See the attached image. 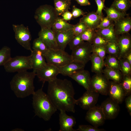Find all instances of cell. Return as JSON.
Returning <instances> with one entry per match:
<instances>
[{
	"label": "cell",
	"instance_id": "obj_8",
	"mask_svg": "<svg viewBox=\"0 0 131 131\" xmlns=\"http://www.w3.org/2000/svg\"><path fill=\"white\" fill-rule=\"evenodd\" d=\"M93 46L90 43L84 41L72 50L71 56L73 61L86 64L90 60L92 52Z\"/></svg>",
	"mask_w": 131,
	"mask_h": 131
},
{
	"label": "cell",
	"instance_id": "obj_33",
	"mask_svg": "<svg viewBox=\"0 0 131 131\" xmlns=\"http://www.w3.org/2000/svg\"><path fill=\"white\" fill-rule=\"evenodd\" d=\"M11 58L10 48L4 46L0 49V66H4Z\"/></svg>",
	"mask_w": 131,
	"mask_h": 131
},
{
	"label": "cell",
	"instance_id": "obj_17",
	"mask_svg": "<svg viewBox=\"0 0 131 131\" xmlns=\"http://www.w3.org/2000/svg\"><path fill=\"white\" fill-rule=\"evenodd\" d=\"M117 42L120 49L118 59L124 58L128 53L131 51V35L128 33L118 35Z\"/></svg>",
	"mask_w": 131,
	"mask_h": 131
},
{
	"label": "cell",
	"instance_id": "obj_1",
	"mask_svg": "<svg viewBox=\"0 0 131 131\" xmlns=\"http://www.w3.org/2000/svg\"><path fill=\"white\" fill-rule=\"evenodd\" d=\"M48 82L47 94L57 109L74 113L76 99L72 82L57 78Z\"/></svg>",
	"mask_w": 131,
	"mask_h": 131
},
{
	"label": "cell",
	"instance_id": "obj_45",
	"mask_svg": "<svg viewBox=\"0 0 131 131\" xmlns=\"http://www.w3.org/2000/svg\"><path fill=\"white\" fill-rule=\"evenodd\" d=\"M73 17L75 18L82 15H84L85 13L81 9L76 7L75 6L73 7L71 12Z\"/></svg>",
	"mask_w": 131,
	"mask_h": 131
},
{
	"label": "cell",
	"instance_id": "obj_11",
	"mask_svg": "<svg viewBox=\"0 0 131 131\" xmlns=\"http://www.w3.org/2000/svg\"><path fill=\"white\" fill-rule=\"evenodd\" d=\"M35 71L36 75L40 81L43 83L54 80L60 74L58 68L47 63L41 69Z\"/></svg>",
	"mask_w": 131,
	"mask_h": 131
},
{
	"label": "cell",
	"instance_id": "obj_44",
	"mask_svg": "<svg viewBox=\"0 0 131 131\" xmlns=\"http://www.w3.org/2000/svg\"><path fill=\"white\" fill-rule=\"evenodd\" d=\"M97 6V9L96 12L98 15L103 17L102 10L105 7L104 2L102 0H95Z\"/></svg>",
	"mask_w": 131,
	"mask_h": 131
},
{
	"label": "cell",
	"instance_id": "obj_28",
	"mask_svg": "<svg viewBox=\"0 0 131 131\" xmlns=\"http://www.w3.org/2000/svg\"><path fill=\"white\" fill-rule=\"evenodd\" d=\"M103 9L107 14V16L114 22L128 15L126 13L120 12L111 6L109 8L105 7Z\"/></svg>",
	"mask_w": 131,
	"mask_h": 131
},
{
	"label": "cell",
	"instance_id": "obj_31",
	"mask_svg": "<svg viewBox=\"0 0 131 131\" xmlns=\"http://www.w3.org/2000/svg\"><path fill=\"white\" fill-rule=\"evenodd\" d=\"M106 53L108 55L118 58L120 53L117 41H109L105 45Z\"/></svg>",
	"mask_w": 131,
	"mask_h": 131
},
{
	"label": "cell",
	"instance_id": "obj_50",
	"mask_svg": "<svg viewBox=\"0 0 131 131\" xmlns=\"http://www.w3.org/2000/svg\"><path fill=\"white\" fill-rule=\"evenodd\" d=\"M102 0L103 1L105 2V0Z\"/></svg>",
	"mask_w": 131,
	"mask_h": 131
},
{
	"label": "cell",
	"instance_id": "obj_10",
	"mask_svg": "<svg viewBox=\"0 0 131 131\" xmlns=\"http://www.w3.org/2000/svg\"><path fill=\"white\" fill-rule=\"evenodd\" d=\"M99 94L92 90H86L81 97L76 99L75 105H79L83 109L88 110L95 106Z\"/></svg>",
	"mask_w": 131,
	"mask_h": 131
},
{
	"label": "cell",
	"instance_id": "obj_19",
	"mask_svg": "<svg viewBox=\"0 0 131 131\" xmlns=\"http://www.w3.org/2000/svg\"><path fill=\"white\" fill-rule=\"evenodd\" d=\"M54 32L59 49L65 50L67 45L74 35L72 29L65 32Z\"/></svg>",
	"mask_w": 131,
	"mask_h": 131
},
{
	"label": "cell",
	"instance_id": "obj_48",
	"mask_svg": "<svg viewBox=\"0 0 131 131\" xmlns=\"http://www.w3.org/2000/svg\"><path fill=\"white\" fill-rule=\"evenodd\" d=\"M78 3L82 6L90 5V3L88 0H75Z\"/></svg>",
	"mask_w": 131,
	"mask_h": 131
},
{
	"label": "cell",
	"instance_id": "obj_39",
	"mask_svg": "<svg viewBox=\"0 0 131 131\" xmlns=\"http://www.w3.org/2000/svg\"><path fill=\"white\" fill-rule=\"evenodd\" d=\"M93 47L92 52L97 54L104 61L107 54L105 45Z\"/></svg>",
	"mask_w": 131,
	"mask_h": 131
},
{
	"label": "cell",
	"instance_id": "obj_6",
	"mask_svg": "<svg viewBox=\"0 0 131 131\" xmlns=\"http://www.w3.org/2000/svg\"><path fill=\"white\" fill-rule=\"evenodd\" d=\"M44 56L47 63L58 68L73 61L71 55L60 49L56 50L49 49Z\"/></svg>",
	"mask_w": 131,
	"mask_h": 131
},
{
	"label": "cell",
	"instance_id": "obj_36",
	"mask_svg": "<svg viewBox=\"0 0 131 131\" xmlns=\"http://www.w3.org/2000/svg\"><path fill=\"white\" fill-rule=\"evenodd\" d=\"M118 59L120 71L123 75H131V65L124 58Z\"/></svg>",
	"mask_w": 131,
	"mask_h": 131
},
{
	"label": "cell",
	"instance_id": "obj_47",
	"mask_svg": "<svg viewBox=\"0 0 131 131\" xmlns=\"http://www.w3.org/2000/svg\"><path fill=\"white\" fill-rule=\"evenodd\" d=\"M62 19L66 21L72 19L73 16L71 13L68 10L64 12L62 15Z\"/></svg>",
	"mask_w": 131,
	"mask_h": 131
},
{
	"label": "cell",
	"instance_id": "obj_38",
	"mask_svg": "<svg viewBox=\"0 0 131 131\" xmlns=\"http://www.w3.org/2000/svg\"><path fill=\"white\" fill-rule=\"evenodd\" d=\"M84 42L81 38L80 35H74L68 44L72 50L76 48Z\"/></svg>",
	"mask_w": 131,
	"mask_h": 131
},
{
	"label": "cell",
	"instance_id": "obj_29",
	"mask_svg": "<svg viewBox=\"0 0 131 131\" xmlns=\"http://www.w3.org/2000/svg\"><path fill=\"white\" fill-rule=\"evenodd\" d=\"M54 8L58 16L70 8L71 1L69 0H54Z\"/></svg>",
	"mask_w": 131,
	"mask_h": 131
},
{
	"label": "cell",
	"instance_id": "obj_37",
	"mask_svg": "<svg viewBox=\"0 0 131 131\" xmlns=\"http://www.w3.org/2000/svg\"><path fill=\"white\" fill-rule=\"evenodd\" d=\"M95 29L88 28L80 34L82 39L91 44L97 33Z\"/></svg>",
	"mask_w": 131,
	"mask_h": 131
},
{
	"label": "cell",
	"instance_id": "obj_14",
	"mask_svg": "<svg viewBox=\"0 0 131 131\" xmlns=\"http://www.w3.org/2000/svg\"><path fill=\"white\" fill-rule=\"evenodd\" d=\"M38 35L49 49L54 50L60 49L54 32L51 29H41Z\"/></svg>",
	"mask_w": 131,
	"mask_h": 131
},
{
	"label": "cell",
	"instance_id": "obj_25",
	"mask_svg": "<svg viewBox=\"0 0 131 131\" xmlns=\"http://www.w3.org/2000/svg\"><path fill=\"white\" fill-rule=\"evenodd\" d=\"M90 60L92 63L91 71L96 74L102 73L104 61L96 53L92 52Z\"/></svg>",
	"mask_w": 131,
	"mask_h": 131
},
{
	"label": "cell",
	"instance_id": "obj_40",
	"mask_svg": "<svg viewBox=\"0 0 131 131\" xmlns=\"http://www.w3.org/2000/svg\"><path fill=\"white\" fill-rule=\"evenodd\" d=\"M88 28L84 23L79 22L77 24L74 25L72 30L74 35H80Z\"/></svg>",
	"mask_w": 131,
	"mask_h": 131
},
{
	"label": "cell",
	"instance_id": "obj_9",
	"mask_svg": "<svg viewBox=\"0 0 131 131\" xmlns=\"http://www.w3.org/2000/svg\"><path fill=\"white\" fill-rule=\"evenodd\" d=\"M110 82L103 73L96 74L91 78V90L102 95H107Z\"/></svg>",
	"mask_w": 131,
	"mask_h": 131
},
{
	"label": "cell",
	"instance_id": "obj_32",
	"mask_svg": "<svg viewBox=\"0 0 131 131\" xmlns=\"http://www.w3.org/2000/svg\"><path fill=\"white\" fill-rule=\"evenodd\" d=\"M104 66L106 67L120 71L119 59L117 58L108 55L106 56L104 60Z\"/></svg>",
	"mask_w": 131,
	"mask_h": 131
},
{
	"label": "cell",
	"instance_id": "obj_22",
	"mask_svg": "<svg viewBox=\"0 0 131 131\" xmlns=\"http://www.w3.org/2000/svg\"><path fill=\"white\" fill-rule=\"evenodd\" d=\"M85 65L73 61L65 66L59 68L60 74L64 76H69L74 72L84 69Z\"/></svg>",
	"mask_w": 131,
	"mask_h": 131
},
{
	"label": "cell",
	"instance_id": "obj_27",
	"mask_svg": "<svg viewBox=\"0 0 131 131\" xmlns=\"http://www.w3.org/2000/svg\"><path fill=\"white\" fill-rule=\"evenodd\" d=\"M74 25L58 17L52 26L51 29L54 32H65L72 29Z\"/></svg>",
	"mask_w": 131,
	"mask_h": 131
},
{
	"label": "cell",
	"instance_id": "obj_12",
	"mask_svg": "<svg viewBox=\"0 0 131 131\" xmlns=\"http://www.w3.org/2000/svg\"><path fill=\"white\" fill-rule=\"evenodd\" d=\"M85 118L93 126L98 127L103 125L106 120L101 107L96 106L88 110Z\"/></svg>",
	"mask_w": 131,
	"mask_h": 131
},
{
	"label": "cell",
	"instance_id": "obj_24",
	"mask_svg": "<svg viewBox=\"0 0 131 131\" xmlns=\"http://www.w3.org/2000/svg\"><path fill=\"white\" fill-rule=\"evenodd\" d=\"M95 30L97 34L108 41H117L118 35L115 33L114 24L106 28H97Z\"/></svg>",
	"mask_w": 131,
	"mask_h": 131
},
{
	"label": "cell",
	"instance_id": "obj_4",
	"mask_svg": "<svg viewBox=\"0 0 131 131\" xmlns=\"http://www.w3.org/2000/svg\"><path fill=\"white\" fill-rule=\"evenodd\" d=\"M58 16L54 7L45 4L41 5L37 8L34 18L41 29H51Z\"/></svg>",
	"mask_w": 131,
	"mask_h": 131
},
{
	"label": "cell",
	"instance_id": "obj_15",
	"mask_svg": "<svg viewBox=\"0 0 131 131\" xmlns=\"http://www.w3.org/2000/svg\"><path fill=\"white\" fill-rule=\"evenodd\" d=\"M107 95L118 104L122 103L125 97V92L120 83L110 81Z\"/></svg>",
	"mask_w": 131,
	"mask_h": 131
},
{
	"label": "cell",
	"instance_id": "obj_13",
	"mask_svg": "<svg viewBox=\"0 0 131 131\" xmlns=\"http://www.w3.org/2000/svg\"><path fill=\"white\" fill-rule=\"evenodd\" d=\"M100 106L104 112L106 120L115 119L120 110L119 104L109 97L103 101Z\"/></svg>",
	"mask_w": 131,
	"mask_h": 131
},
{
	"label": "cell",
	"instance_id": "obj_3",
	"mask_svg": "<svg viewBox=\"0 0 131 131\" xmlns=\"http://www.w3.org/2000/svg\"><path fill=\"white\" fill-rule=\"evenodd\" d=\"M42 87L32 95V104L35 115L48 121L57 109L47 94L43 91Z\"/></svg>",
	"mask_w": 131,
	"mask_h": 131
},
{
	"label": "cell",
	"instance_id": "obj_30",
	"mask_svg": "<svg viewBox=\"0 0 131 131\" xmlns=\"http://www.w3.org/2000/svg\"><path fill=\"white\" fill-rule=\"evenodd\" d=\"M111 6L121 12L126 13L131 6V0H114Z\"/></svg>",
	"mask_w": 131,
	"mask_h": 131
},
{
	"label": "cell",
	"instance_id": "obj_2",
	"mask_svg": "<svg viewBox=\"0 0 131 131\" xmlns=\"http://www.w3.org/2000/svg\"><path fill=\"white\" fill-rule=\"evenodd\" d=\"M36 75L34 70L30 72L25 70L18 72L13 76L10 85L17 97L24 98L33 94L35 91L33 82Z\"/></svg>",
	"mask_w": 131,
	"mask_h": 131
},
{
	"label": "cell",
	"instance_id": "obj_46",
	"mask_svg": "<svg viewBox=\"0 0 131 131\" xmlns=\"http://www.w3.org/2000/svg\"><path fill=\"white\" fill-rule=\"evenodd\" d=\"M126 107L130 115H131V94L127 96L125 99Z\"/></svg>",
	"mask_w": 131,
	"mask_h": 131
},
{
	"label": "cell",
	"instance_id": "obj_20",
	"mask_svg": "<svg viewBox=\"0 0 131 131\" xmlns=\"http://www.w3.org/2000/svg\"><path fill=\"white\" fill-rule=\"evenodd\" d=\"M114 22V29L117 35L128 33L131 29V18L128 15Z\"/></svg>",
	"mask_w": 131,
	"mask_h": 131
},
{
	"label": "cell",
	"instance_id": "obj_49",
	"mask_svg": "<svg viewBox=\"0 0 131 131\" xmlns=\"http://www.w3.org/2000/svg\"><path fill=\"white\" fill-rule=\"evenodd\" d=\"M124 58L131 65V51L128 53Z\"/></svg>",
	"mask_w": 131,
	"mask_h": 131
},
{
	"label": "cell",
	"instance_id": "obj_35",
	"mask_svg": "<svg viewBox=\"0 0 131 131\" xmlns=\"http://www.w3.org/2000/svg\"><path fill=\"white\" fill-rule=\"evenodd\" d=\"M32 48L33 50L41 52L44 56L49 49L43 41L39 37L34 40Z\"/></svg>",
	"mask_w": 131,
	"mask_h": 131
},
{
	"label": "cell",
	"instance_id": "obj_21",
	"mask_svg": "<svg viewBox=\"0 0 131 131\" xmlns=\"http://www.w3.org/2000/svg\"><path fill=\"white\" fill-rule=\"evenodd\" d=\"M103 17L98 15L94 12L84 15L80 20V21L84 23L88 28L96 29L102 20Z\"/></svg>",
	"mask_w": 131,
	"mask_h": 131
},
{
	"label": "cell",
	"instance_id": "obj_26",
	"mask_svg": "<svg viewBox=\"0 0 131 131\" xmlns=\"http://www.w3.org/2000/svg\"><path fill=\"white\" fill-rule=\"evenodd\" d=\"M102 73L108 80L119 83H120L123 76L120 71L107 67L103 69Z\"/></svg>",
	"mask_w": 131,
	"mask_h": 131
},
{
	"label": "cell",
	"instance_id": "obj_5",
	"mask_svg": "<svg viewBox=\"0 0 131 131\" xmlns=\"http://www.w3.org/2000/svg\"><path fill=\"white\" fill-rule=\"evenodd\" d=\"M6 72H18L32 69L30 55L11 57L4 66Z\"/></svg>",
	"mask_w": 131,
	"mask_h": 131
},
{
	"label": "cell",
	"instance_id": "obj_18",
	"mask_svg": "<svg viewBox=\"0 0 131 131\" xmlns=\"http://www.w3.org/2000/svg\"><path fill=\"white\" fill-rule=\"evenodd\" d=\"M59 114V131H76L73 128L76 124L75 118L68 115L66 111L60 110Z\"/></svg>",
	"mask_w": 131,
	"mask_h": 131
},
{
	"label": "cell",
	"instance_id": "obj_23",
	"mask_svg": "<svg viewBox=\"0 0 131 131\" xmlns=\"http://www.w3.org/2000/svg\"><path fill=\"white\" fill-rule=\"evenodd\" d=\"M30 55L33 70H39L47 64L45 58L41 52L33 49Z\"/></svg>",
	"mask_w": 131,
	"mask_h": 131
},
{
	"label": "cell",
	"instance_id": "obj_41",
	"mask_svg": "<svg viewBox=\"0 0 131 131\" xmlns=\"http://www.w3.org/2000/svg\"><path fill=\"white\" fill-rule=\"evenodd\" d=\"M108 41L105 38L97 33L93 40L91 44L93 46L105 45Z\"/></svg>",
	"mask_w": 131,
	"mask_h": 131
},
{
	"label": "cell",
	"instance_id": "obj_16",
	"mask_svg": "<svg viewBox=\"0 0 131 131\" xmlns=\"http://www.w3.org/2000/svg\"><path fill=\"white\" fill-rule=\"evenodd\" d=\"M69 76L83 87L86 90H91V78L88 71L83 69L74 72Z\"/></svg>",
	"mask_w": 131,
	"mask_h": 131
},
{
	"label": "cell",
	"instance_id": "obj_51",
	"mask_svg": "<svg viewBox=\"0 0 131 131\" xmlns=\"http://www.w3.org/2000/svg\"><path fill=\"white\" fill-rule=\"evenodd\" d=\"M70 0V1H71V0Z\"/></svg>",
	"mask_w": 131,
	"mask_h": 131
},
{
	"label": "cell",
	"instance_id": "obj_7",
	"mask_svg": "<svg viewBox=\"0 0 131 131\" xmlns=\"http://www.w3.org/2000/svg\"><path fill=\"white\" fill-rule=\"evenodd\" d=\"M12 27L17 42L25 49L31 52V41L32 36L28 27L23 24H13Z\"/></svg>",
	"mask_w": 131,
	"mask_h": 131
},
{
	"label": "cell",
	"instance_id": "obj_34",
	"mask_svg": "<svg viewBox=\"0 0 131 131\" xmlns=\"http://www.w3.org/2000/svg\"><path fill=\"white\" fill-rule=\"evenodd\" d=\"M120 83L125 92L126 96L131 94V75H123Z\"/></svg>",
	"mask_w": 131,
	"mask_h": 131
},
{
	"label": "cell",
	"instance_id": "obj_42",
	"mask_svg": "<svg viewBox=\"0 0 131 131\" xmlns=\"http://www.w3.org/2000/svg\"><path fill=\"white\" fill-rule=\"evenodd\" d=\"M104 129H99L98 127L89 125H79L76 131H104Z\"/></svg>",
	"mask_w": 131,
	"mask_h": 131
},
{
	"label": "cell",
	"instance_id": "obj_43",
	"mask_svg": "<svg viewBox=\"0 0 131 131\" xmlns=\"http://www.w3.org/2000/svg\"><path fill=\"white\" fill-rule=\"evenodd\" d=\"M113 22L114 21L107 16L105 17H103L96 29H104L108 28L114 25Z\"/></svg>",
	"mask_w": 131,
	"mask_h": 131
}]
</instances>
